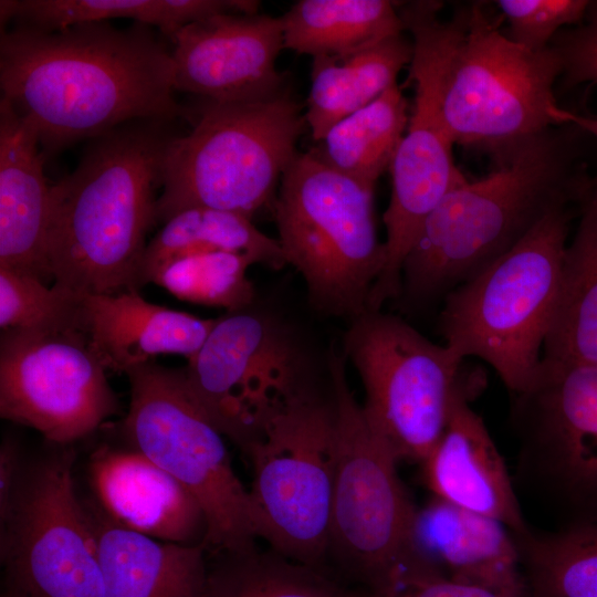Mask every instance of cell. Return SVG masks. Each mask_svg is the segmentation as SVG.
Wrapping results in <instances>:
<instances>
[{
	"mask_svg": "<svg viewBox=\"0 0 597 597\" xmlns=\"http://www.w3.org/2000/svg\"><path fill=\"white\" fill-rule=\"evenodd\" d=\"M0 87L35 128L45 156L133 122H170L182 114L171 51L140 23L4 30Z\"/></svg>",
	"mask_w": 597,
	"mask_h": 597,
	"instance_id": "obj_1",
	"label": "cell"
},
{
	"mask_svg": "<svg viewBox=\"0 0 597 597\" xmlns=\"http://www.w3.org/2000/svg\"><path fill=\"white\" fill-rule=\"evenodd\" d=\"M442 7L417 0L399 2L398 11L411 35L408 83L434 97L453 145L494 155L561 125L552 117L562 72L556 53L512 41L484 2L460 4L446 21L439 18Z\"/></svg>",
	"mask_w": 597,
	"mask_h": 597,
	"instance_id": "obj_2",
	"label": "cell"
},
{
	"mask_svg": "<svg viewBox=\"0 0 597 597\" xmlns=\"http://www.w3.org/2000/svg\"><path fill=\"white\" fill-rule=\"evenodd\" d=\"M587 134L554 125L492 155L486 176L448 193L426 220L401 271V292L426 301L469 280L514 248L558 207L593 187L583 155Z\"/></svg>",
	"mask_w": 597,
	"mask_h": 597,
	"instance_id": "obj_3",
	"label": "cell"
},
{
	"mask_svg": "<svg viewBox=\"0 0 597 597\" xmlns=\"http://www.w3.org/2000/svg\"><path fill=\"white\" fill-rule=\"evenodd\" d=\"M166 123L133 122L93 139L77 167L51 185L46 258L53 286L76 295L138 290L175 137Z\"/></svg>",
	"mask_w": 597,
	"mask_h": 597,
	"instance_id": "obj_4",
	"label": "cell"
},
{
	"mask_svg": "<svg viewBox=\"0 0 597 597\" xmlns=\"http://www.w3.org/2000/svg\"><path fill=\"white\" fill-rule=\"evenodd\" d=\"M580 203L548 213L514 248L446 294L439 328L460 357L490 365L520 395L533 384L554 316Z\"/></svg>",
	"mask_w": 597,
	"mask_h": 597,
	"instance_id": "obj_5",
	"label": "cell"
},
{
	"mask_svg": "<svg viewBox=\"0 0 597 597\" xmlns=\"http://www.w3.org/2000/svg\"><path fill=\"white\" fill-rule=\"evenodd\" d=\"M306 128L291 85L256 102L202 100L191 130L168 145L157 222L196 207L251 219L270 201Z\"/></svg>",
	"mask_w": 597,
	"mask_h": 597,
	"instance_id": "obj_6",
	"label": "cell"
},
{
	"mask_svg": "<svg viewBox=\"0 0 597 597\" xmlns=\"http://www.w3.org/2000/svg\"><path fill=\"white\" fill-rule=\"evenodd\" d=\"M182 370L196 401L243 452L290 404L329 384V348L318 353L286 315L255 298L216 318Z\"/></svg>",
	"mask_w": 597,
	"mask_h": 597,
	"instance_id": "obj_7",
	"label": "cell"
},
{
	"mask_svg": "<svg viewBox=\"0 0 597 597\" xmlns=\"http://www.w3.org/2000/svg\"><path fill=\"white\" fill-rule=\"evenodd\" d=\"M374 187L297 153L274 200L277 240L302 276L311 306L347 322L368 310L385 264L374 217Z\"/></svg>",
	"mask_w": 597,
	"mask_h": 597,
	"instance_id": "obj_8",
	"label": "cell"
},
{
	"mask_svg": "<svg viewBox=\"0 0 597 597\" xmlns=\"http://www.w3.org/2000/svg\"><path fill=\"white\" fill-rule=\"evenodd\" d=\"M126 375L130 401L123 431L134 450L198 502L206 519V552L219 556L255 548L249 489L232 468L224 436L188 389L182 368L153 360Z\"/></svg>",
	"mask_w": 597,
	"mask_h": 597,
	"instance_id": "obj_9",
	"label": "cell"
},
{
	"mask_svg": "<svg viewBox=\"0 0 597 597\" xmlns=\"http://www.w3.org/2000/svg\"><path fill=\"white\" fill-rule=\"evenodd\" d=\"M243 453L252 468L249 495L258 537L313 567L328 553L337 460L332 384L276 415Z\"/></svg>",
	"mask_w": 597,
	"mask_h": 597,
	"instance_id": "obj_10",
	"label": "cell"
},
{
	"mask_svg": "<svg viewBox=\"0 0 597 597\" xmlns=\"http://www.w3.org/2000/svg\"><path fill=\"white\" fill-rule=\"evenodd\" d=\"M341 352L363 383L370 428L397 461L421 463L441 438L455 400L470 392L464 359L381 310L348 321Z\"/></svg>",
	"mask_w": 597,
	"mask_h": 597,
	"instance_id": "obj_11",
	"label": "cell"
},
{
	"mask_svg": "<svg viewBox=\"0 0 597 597\" xmlns=\"http://www.w3.org/2000/svg\"><path fill=\"white\" fill-rule=\"evenodd\" d=\"M329 368L337 460L328 553L369 591L407 554L416 509L397 474V459L370 428L348 385L346 359L333 346Z\"/></svg>",
	"mask_w": 597,
	"mask_h": 597,
	"instance_id": "obj_12",
	"label": "cell"
},
{
	"mask_svg": "<svg viewBox=\"0 0 597 597\" xmlns=\"http://www.w3.org/2000/svg\"><path fill=\"white\" fill-rule=\"evenodd\" d=\"M75 452L62 447L25 462L0 520L1 597H104L97 542L76 495Z\"/></svg>",
	"mask_w": 597,
	"mask_h": 597,
	"instance_id": "obj_13",
	"label": "cell"
},
{
	"mask_svg": "<svg viewBox=\"0 0 597 597\" xmlns=\"http://www.w3.org/2000/svg\"><path fill=\"white\" fill-rule=\"evenodd\" d=\"M106 369L84 334L1 331L0 416L67 446L118 411Z\"/></svg>",
	"mask_w": 597,
	"mask_h": 597,
	"instance_id": "obj_14",
	"label": "cell"
},
{
	"mask_svg": "<svg viewBox=\"0 0 597 597\" xmlns=\"http://www.w3.org/2000/svg\"><path fill=\"white\" fill-rule=\"evenodd\" d=\"M516 409L575 520L597 519V364L542 358Z\"/></svg>",
	"mask_w": 597,
	"mask_h": 597,
	"instance_id": "obj_15",
	"label": "cell"
},
{
	"mask_svg": "<svg viewBox=\"0 0 597 597\" xmlns=\"http://www.w3.org/2000/svg\"><path fill=\"white\" fill-rule=\"evenodd\" d=\"M171 41L175 91L206 101L256 102L290 86L276 69L284 49L281 18L217 14L184 27Z\"/></svg>",
	"mask_w": 597,
	"mask_h": 597,
	"instance_id": "obj_16",
	"label": "cell"
},
{
	"mask_svg": "<svg viewBox=\"0 0 597 597\" xmlns=\"http://www.w3.org/2000/svg\"><path fill=\"white\" fill-rule=\"evenodd\" d=\"M408 551L448 578L528 597L517 540L494 519L433 498L416 509Z\"/></svg>",
	"mask_w": 597,
	"mask_h": 597,
	"instance_id": "obj_17",
	"label": "cell"
},
{
	"mask_svg": "<svg viewBox=\"0 0 597 597\" xmlns=\"http://www.w3.org/2000/svg\"><path fill=\"white\" fill-rule=\"evenodd\" d=\"M88 468L100 509L118 525L161 542L202 543L206 519L198 502L140 452L101 446Z\"/></svg>",
	"mask_w": 597,
	"mask_h": 597,
	"instance_id": "obj_18",
	"label": "cell"
},
{
	"mask_svg": "<svg viewBox=\"0 0 597 597\" xmlns=\"http://www.w3.org/2000/svg\"><path fill=\"white\" fill-rule=\"evenodd\" d=\"M470 397L467 392L455 400L441 438L421 462L425 483L433 498L523 536L527 531L506 465Z\"/></svg>",
	"mask_w": 597,
	"mask_h": 597,
	"instance_id": "obj_19",
	"label": "cell"
},
{
	"mask_svg": "<svg viewBox=\"0 0 597 597\" xmlns=\"http://www.w3.org/2000/svg\"><path fill=\"white\" fill-rule=\"evenodd\" d=\"M39 135L7 100H0V268L48 284L46 241L51 185Z\"/></svg>",
	"mask_w": 597,
	"mask_h": 597,
	"instance_id": "obj_20",
	"label": "cell"
},
{
	"mask_svg": "<svg viewBox=\"0 0 597 597\" xmlns=\"http://www.w3.org/2000/svg\"><path fill=\"white\" fill-rule=\"evenodd\" d=\"M80 296V332L105 369L115 373L163 354L191 358L216 321L153 304L135 289Z\"/></svg>",
	"mask_w": 597,
	"mask_h": 597,
	"instance_id": "obj_21",
	"label": "cell"
},
{
	"mask_svg": "<svg viewBox=\"0 0 597 597\" xmlns=\"http://www.w3.org/2000/svg\"><path fill=\"white\" fill-rule=\"evenodd\" d=\"M97 542L104 597H207L202 544L161 542L87 506Z\"/></svg>",
	"mask_w": 597,
	"mask_h": 597,
	"instance_id": "obj_22",
	"label": "cell"
},
{
	"mask_svg": "<svg viewBox=\"0 0 597 597\" xmlns=\"http://www.w3.org/2000/svg\"><path fill=\"white\" fill-rule=\"evenodd\" d=\"M411 56V41L402 33L347 54L313 57L305 108L312 138L321 142L336 124L396 84Z\"/></svg>",
	"mask_w": 597,
	"mask_h": 597,
	"instance_id": "obj_23",
	"label": "cell"
},
{
	"mask_svg": "<svg viewBox=\"0 0 597 597\" xmlns=\"http://www.w3.org/2000/svg\"><path fill=\"white\" fill-rule=\"evenodd\" d=\"M544 359L597 364V184L580 202L561 271Z\"/></svg>",
	"mask_w": 597,
	"mask_h": 597,
	"instance_id": "obj_24",
	"label": "cell"
},
{
	"mask_svg": "<svg viewBox=\"0 0 597 597\" xmlns=\"http://www.w3.org/2000/svg\"><path fill=\"white\" fill-rule=\"evenodd\" d=\"M211 252L242 254L254 264L274 270L287 264L279 240L261 232L250 218L232 211L196 207L169 218L147 242L137 273V289L153 283L158 271L174 260Z\"/></svg>",
	"mask_w": 597,
	"mask_h": 597,
	"instance_id": "obj_25",
	"label": "cell"
},
{
	"mask_svg": "<svg viewBox=\"0 0 597 597\" xmlns=\"http://www.w3.org/2000/svg\"><path fill=\"white\" fill-rule=\"evenodd\" d=\"M248 0H1V28L59 30L75 24L126 18L156 27L170 39L184 27L217 14L245 13Z\"/></svg>",
	"mask_w": 597,
	"mask_h": 597,
	"instance_id": "obj_26",
	"label": "cell"
},
{
	"mask_svg": "<svg viewBox=\"0 0 597 597\" xmlns=\"http://www.w3.org/2000/svg\"><path fill=\"white\" fill-rule=\"evenodd\" d=\"M284 49L313 57L355 52L402 34L398 2L300 0L283 17Z\"/></svg>",
	"mask_w": 597,
	"mask_h": 597,
	"instance_id": "obj_27",
	"label": "cell"
},
{
	"mask_svg": "<svg viewBox=\"0 0 597 597\" xmlns=\"http://www.w3.org/2000/svg\"><path fill=\"white\" fill-rule=\"evenodd\" d=\"M409 117V103L396 83L336 124L310 151L338 172L375 188L389 170Z\"/></svg>",
	"mask_w": 597,
	"mask_h": 597,
	"instance_id": "obj_28",
	"label": "cell"
},
{
	"mask_svg": "<svg viewBox=\"0 0 597 597\" xmlns=\"http://www.w3.org/2000/svg\"><path fill=\"white\" fill-rule=\"evenodd\" d=\"M517 540L528 597H597V519Z\"/></svg>",
	"mask_w": 597,
	"mask_h": 597,
	"instance_id": "obj_29",
	"label": "cell"
},
{
	"mask_svg": "<svg viewBox=\"0 0 597 597\" xmlns=\"http://www.w3.org/2000/svg\"><path fill=\"white\" fill-rule=\"evenodd\" d=\"M208 570L207 597H362L318 567L270 549L219 555Z\"/></svg>",
	"mask_w": 597,
	"mask_h": 597,
	"instance_id": "obj_30",
	"label": "cell"
},
{
	"mask_svg": "<svg viewBox=\"0 0 597 597\" xmlns=\"http://www.w3.org/2000/svg\"><path fill=\"white\" fill-rule=\"evenodd\" d=\"M253 264L250 258L231 252L187 255L163 266L153 283L179 300L230 312L256 298L247 273Z\"/></svg>",
	"mask_w": 597,
	"mask_h": 597,
	"instance_id": "obj_31",
	"label": "cell"
},
{
	"mask_svg": "<svg viewBox=\"0 0 597 597\" xmlns=\"http://www.w3.org/2000/svg\"><path fill=\"white\" fill-rule=\"evenodd\" d=\"M80 295L0 268L1 331H80Z\"/></svg>",
	"mask_w": 597,
	"mask_h": 597,
	"instance_id": "obj_32",
	"label": "cell"
},
{
	"mask_svg": "<svg viewBox=\"0 0 597 597\" xmlns=\"http://www.w3.org/2000/svg\"><path fill=\"white\" fill-rule=\"evenodd\" d=\"M590 0H499L500 13L507 22V36L532 50H546L563 29L580 23Z\"/></svg>",
	"mask_w": 597,
	"mask_h": 597,
	"instance_id": "obj_33",
	"label": "cell"
},
{
	"mask_svg": "<svg viewBox=\"0 0 597 597\" xmlns=\"http://www.w3.org/2000/svg\"><path fill=\"white\" fill-rule=\"evenodd\" d=\"M366 597H505L491 589L446 577L408 552Z\"/></svg>",
	"mask_w": 597,
	"mask_h": 597,
	"instance_id": "obj_34",
	"label": "cell"
},
{
	"mask_svg": "<svg viewBox=\"0 0 597 597\" xmlns=\"http://www.w3.org/2000/svg\"><path fill=\"white\" fill-rule=\"evenodd\" d=\"M549 48L559 59L563 87L597 85V1H590L580 23L561 30Z\"/></svg>",
	"mask_w": 597,
	"mask_h": 597,
	"instance_id": "obj_35",
	"label": "cell"
},
{
	"mask_svg": "<svg viewBox=\"0 0 597 597\" xmlns=\"http://www.w3.org/2000/svg\"><path fill=\"white\" fill-rule=\"evenodd\" d=\"M25 462L17 440L6 438L0 447V520L4 519L21 479Z\"/></svg>",
	"mask_w": 597,
	"mask_h": 597,
	"instance_id": "obj_36",
	"label": "cell"
},
{
	"mask_svg": "<svg viewBox=\"0 0 597 597\" xmlns=\"http://www.w3.org/2000/svg\"><path fill=\"white\" fill-rule=\"evenodd\" d=\"M552 116L557 124L573 123L577 125L597 142V116L579 115L559 106L553 109ZM593 181L597 184V175L593 177Z\"/></svg>",
	"mask_w": 597,
	"mask_h": 597,
	"instance_id": "obj_37",
	"label": "cell"
}]
</instances>
